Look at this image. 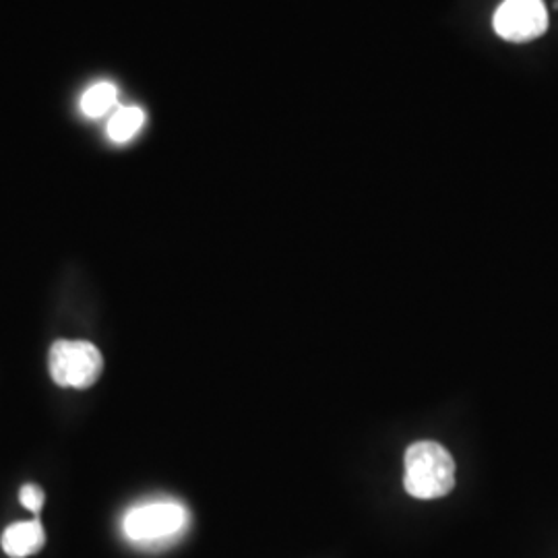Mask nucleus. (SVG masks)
Listing matches in <instances>:
<instances>
[{
    "mask_svg": "<svg viewBox=\"0 0 558 558\" xmlns=\"http://www.w3.org/2000/svg\"><path fill=\"white\" fill-rule=\"evenodd\" d=\"M408 495L416 499H440L456 486V461L451 453L433 440L414 442L405 451V478Z\"/></svg>",
    "mask_w": 558,
    "mask_h": 558,
    "instance_id": "obj_1",
    "label": "nucleus"
},
{
    "mask_svg": "<svg viewBox=\"0 0 558 558\" xmlns=\"http://www.w3.org/2000/svg\"><path fill=\"white\" fill-rule=\"evenodd\" d=\"M189 523V511L177 500H151L129 509L122 534L140 546H156L177 538Z\"/></svg>",
    "mask_w": 558,
    "mask_h": 558,
    "instance_id": "obj_2",
    "label": "nucleus"
},
{
    "mask_svg": "<svg viewBox=\"0 0 558 558\" xmlns=\"http://www.w3.org/2000/svg\"><path fill=\"white\" fill-rule=\"evenodd\" d=\"M104 359L89 341L60 339L50 350V375L60 387L87 389L100 379Z\"/></svg>",
    "mask_w": 558,
    "mask_h": 558,
    "instance_id": "obj_3",
    "label": "nucleus"
},
{
    "mask_svg": "<svg viewBox=\"0 0 558 558\" xmlns=\"http://www.w3.org/2000/svg\"><path fill=\"white\" fill-rule=\"evenodd\" d=\"M493 23L502 40L525 44L548 29V11L542 0H505Z\"/></svg>",
    "mask_w": 558,
    "mask_h": 558,
    "instance_id": "obj_4",
    "label": "nucleus"
},
{
    "mask_svg": "<svg viewBox=\"0 0 558 558\" xmlns=\"http://www.w3.org/2000/svg\"><path fill=\"white\" fill-rule=\"evenodd\" d=\"M44 544H46V532L41 527L40 519L13 523L2 534V550L11 558L38 555Z\"/></svg>",
    "mask_w": 558,
    "mask_h": 558,
    "instance_id": "obj_5",
    "label": "nucleus"
},
{
    "mask_svg": "<svg viewBox=\"0 0 558 558\" xmlns=\"http://www.w3.org/2000/svg\"><path fill=\"white\" fill-rule=\"evenodd\" d=\"M117 98H119V89H117L114 83H110V81L94 83L81 96V112L87 119H100L106 112H110L114 108Z\"/></svg>",
    "mask_w": 558,
    "mask_h": 558,
    "instance_id": "obj_6",
    "label": "nucleus"
},
{
    "mask_svg": "<svg viewBox=\"0 0 558 558\" xmlns=\"http://www.w3.org/2000/svg\"><path fill=\"white\" fill-rule=\"evenodd\" d=\"M143 124H145V112L137 106H124L108 120V137L114 143H129L140 135Z\"/></svg>",
    "mask_w": 558,
    "mask_h": 558,
    "instance_id": "obj_7",
    "label": "nucleus"
},
{
    "mask_svg": "<svg viewBox=\"0 0 558 558\" xmlns=\"http://www.w3.org/2000/svg\"><path fill=\"white\" fill-rule=\"evenodd\" d=\"M44 490H41L38 484H25L23 488H21L20 500L21 505L27 509V511H32L34 515H38L41 511V507H44Z\"/></svg>",
    "mask_w": 558,
    "mask_h": 558,
    "instance_id": "obj_8",
    "label": "nucleus"
}]
</instances>
